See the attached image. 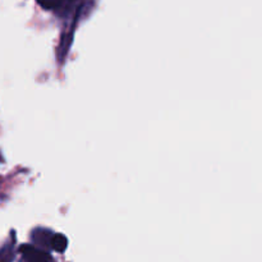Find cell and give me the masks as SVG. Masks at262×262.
Returning <instances> with one entry per match:
<instances>
[{
	"label": "cell",
	"instance_id": "cell-1",
	"mask_svg": "<svg viewBox=\"0 0 262 262\" xmlns=\"http://www.w3.org/2000/svg\"><path fill=\"white\" fill-rule=\"evenodd\" d=\"M22 253L27 262H49L48 256H45L41 252H37L32 247H23Z\"/></svg>",
	"mask_w": 262,
	"mask_h": 262
},
{
	"label": "cell",
	"instance_id": "cell-2",
	"mask_svg": "<svg viewBox=\"0 0 262 262\" xmlns=\"http://www.w3.org/2000/svg\"><path fill=\"white\" fill-rule=\"evenodd\" d=\"M37 3L46 9H54V8H58L63 3V0H37Z\"/></svg>",
	"mask_w": 262,
	"mask_h": 262
},
{
	"label": "cell",
	"instance_id": "cell-3",
	"mask_svg": "<svg viewBox=\"0 0 262 262\" xmlns=\"http://www.w3.org/2000/svg\"><path fill=\"white\" fill-rule=\"evenodd\" d=\"M12 261V253L8 248L0 251V262H10Z\"/></svg>",
	"mask_w": 262,
	"mask_h": 262
}]
</instances>
